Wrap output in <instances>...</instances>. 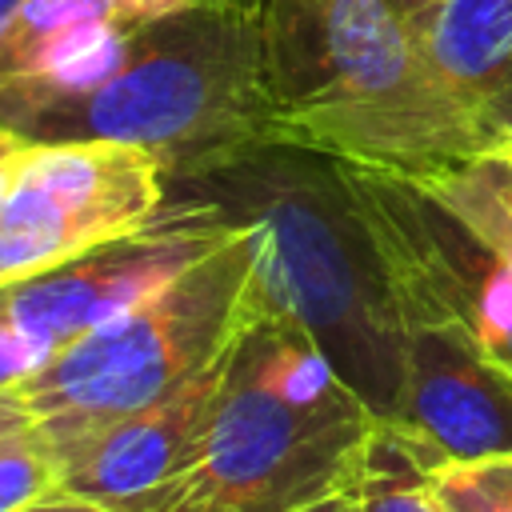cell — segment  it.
Listing matches in <instances>:
<instances>
[{"label":"cell","mask_w":512,"mask_h":512,"mask_svg":"<svg viewBox=\"0 0 512 512\" xmlns=\"http://www.w3.org/2000/svg\"><path fill=\"white\" fill-rule=\"evenodd\" d=\"M252 240V304L296 320L356 396L392 420L404 372V324L384 252L340 160L260 140L204 168L164 176Z\"/></svg>","instance_id":"6da1fadb"},{"label":"cell","mask_w":512,"mask_h":512,"mask_svg":"<svg viewBox=\"0 0 512 512\" xmlns=\"http://www.w3.org/2000/svg\"><path fill=\"white\" fill-rule=\"evenodd\" d=\"M272 140L428 180L484 152L392 0H260Z\"/></svg>","instance_id":"7a4b0ae2"},{"label":"cell","mask_w":512,"mask_h":512,"mask_svg":"<svg viewBox=\"0 0 512 512\" xmlns=\"http://www.w3.org/2000/svg\"><path fill=\"white\" fill-rule=\"evenodd\" d=\"M0 124L36 144H136L164 176L272 140L260 4H204L132 24L112 60L76 88H0Z\"/></svg>","instance_id":"3957f363"},{"label":"cell","mask_w":512,"mask_h":512,"mask_svg":"<svg viewBox=\"0 0 512 512\" xmlns=\"http://www.w3.org/2000/svg\"><path fill=\"white\" fill-rule=\"evenodd\" d=\"M376 412L288 316L252 304L208 448L172 512H300L352 492Z\"/></svg>","instance_id":"277c9868"},{"label":"cell","mask_w":512,"mask_h":512,"mask_svg":"<svg viewBox=\"0 0 512 512\" xmlns=\"http://www.w3.org/2000/svg\"><path fill=\"white\" fill-rule=\"evenodd\" d=\"M252 240L244 224L164 288L96 324L20 388L48 444L148 408L220 364L252 312Z\"/></svg>","instance_id":"5b68a950"},{"label":"cell","mask_w":512,"mask_h":512,"mask_svg":"<svg viewBox=\"0 0 512 512\" xmlns=\"http://www.w3.org/2000/svg\"><path fill=\"white\" fill-rule=\"evenodd\" d=\"M164 204V168L136 144H32L0 192V288L148 228Z\"/></svg>","instance_id":"8992f818"},{"label":"cell","mask_w":512,"mask_h":512,"mask_svg":"<svg viewBox=\"0 0 512 512\" xmlns=\"http://www.w3.org/2000/svg\"><path fill=\"white\" fill-rule=\"evenodd\" d=\"M384 264L404 324V372L392 420L428 440L444 460L512 456V372L404 260L384 252Z\"/></svg>","instance_id":"52a82bcc"},{"label":"cell","mask_w":512,"mask_h":512,"mask_svg":"<svg viewBox=\"0 0 512 512\" xmlns=\"http://www.w3.org/2000/svg\"><path fill=\"white\" fill-rule=\"evenodd\" d=\"M228 232L232 220H220L192 200L168 196L164 212L148 228L108 240L44 276L8 284L0 288V300L20 336L32 344L36 360L48 364L60 348L128 312L188 264L208 256Z\"/></svg>","instance_id":"ba28073f"},{"label":"cell","mask_w":512,"mask_h":512,"mask_svg":"<svg viewBox=\"0 0 512 512\" xmlns=\"http://www.w3.org/2000/svg\"><path fill=\"white\" fill-rule=\"evenodd\" d=\"M224 360L172 396L52 444L60 492L108 512H172L212 432Z\"/></svg>","instance_id":"9c48e42d"},{"label":"cell","mask_w":512,"mask_h":512,"mask_svg":"<svg viewBox=\"0 0 512 512\" xmlns=\"http://www.w3.org/2000/svg\"><path fill=\"white\" fill-rule=\"evenodd\" d=\"M384 252L404 260L512 372V272L420 184L344 164Z\"/></svg>","instance_id":"30bf717a"},{"label":"cell","mask_w":512,"mask_h":512,"mask_svg":"<svg viewBox=\"0 0 512 512\" xmlns=\"http://www.w3.org/2000/svg\"><path fill=\"white\" fill-rule=\"evenodd\" d=\"M484 152L512 144V0H432L404 16Z\"/></svg>","instance_id":"8fae6325"},{"label":"cell","mask_w":512,"mask_h":512,"mask_svg":"<svg viewBox=\"0 0 512 512\" xmlns=\"http://www.w3.org/2000/svg\"><path fill=\"white\" fill-rule=\"evenodd\" d=\"M124 32L120 0H24L0 32V88H72L112 60Z\"/></svg>","instance_id":"7c38bea8"},{"label":"cell","mask_w":512,"mask_h":512,"mask_svg":"<svg viewBox=\"0 0 512 512\" xmlns=\"http://www.w3.org/2000/svg\"><path fill=\"white\" fill-rule=\"evenodd\" d=\"M448 464L428 440L396 420H376L352 484L356 512H444L432 472Z\"/></svg>","instance_id":"4fadbf2b"},{"label":"cell","mask_w":512,"mask_h":512,"mask_svg":"<svg viewBox=\"0 0 512 512\" xmlns=\"http://www.w3.org/2000/svg\"><path fill=\"white\" fill-rule=\"evenodd\" d=\"M420 188L440 208H448L512 272V156L508 152H480L448 172L420 180Z\"/></svg>","instance_id":"5bb4252c"},{"label":"cell","mask_w":512,"mask_h":512,"mask_svg":"<svg viewBox=\"0 0 512 512\" xmlns=\"http://www.w3.org/2000/svg\"><path fill=\"white\" fill-rule=\"evenodd\" d=\"M444 512H512V456L448 460L432 472Z\"/></svg>","instance_id":"9a60e30c"},{"label":"cell","mask_w":512,"mask_h":512,"mask_svg":"<svg viewBox=\"0 0 512 512\" xmlns=\"http://www.w3.org/2000/svg\"><path fill=\"white\" fill-rule=\"evenodd\" d=\"M60 488L52 444L36 432H24L0 444V512H16Z\"/></svg>","instance_id":"2e32d148"},{"label":"cell","mask_w":512,"mask_h":512,"mask_svg":"<svg viewBox=\"0 0 512 512\" xmlns=\"http://www.w3.org/2000/svg\"><path fill=\"white\" fill-rule=\"evenodd\" d=\"M36 368H40V360H36L32 344L20 336V328L12 324V316L0 300V392L20 388Z\"/></svg>","instance_id":"e0dca14e"},{"label":"cell","mask_w":512,"mask_h":512,"mask_svg":"<svg viewBox=\"0 0 512 512\" xmlns=\"http://www.w3.org/2000/svg\"><path fill=\"white\" fill-rule=\"evenodd\" d=\"M204 4H260V0H120V16L124 24H148L172 12H188V8H204Z\"/></svg>","instance_id":"ac0fdd59"},{"label":"cell","mask_w":512,"mask_h":512,"mask_svg":"<svg viewBox=\"0 0 512 512\" xmlns=\"http://www.w3.org/2000/svg\"><path fill=\"white\" fill-rule=\"evenodd\" d=\"M40 420H36V408L28 404L24 388H8L0 392V444L24 436V432H36Z\"/></svg>","instance_id":"d6986e66"},{"label":"cell","mask_w":512,"mask_h":512,"mask_svg":"<svg viewBox=\"0 0 512 512\" xmlns=\"http://www.w3.org/2000/svg\"><path fill=\"white\" fill-rule=\"evenodd\" d=\"M36 140H28V136H20L16 128H8V124H0V192L12 184V176H16V168H20V160L28 156V148H32Z\"/></svg>","instance_id":"ffe728a7"},{"label":"cell","mask_w":512,"mask_h":512,"mask_svg":"<svg viewBox=\"0 0 512 512\" xmlns=\"http://www.w3.org/2000/svg\"><path fill=\"white\" fill-rule=\"evenodd\" d=\"M16 512H108V508H100V504H92V500H84V496H72V492H48V496H40V500H32V504H24V508H16Z\"/></svg>","instance_id":"44dd1931"},{"label":"cell","mask_w":512,"mask_h":512,"mask_svg":"<svg viewBox=\"0 0 512 512\" xmlns=\"http://www.w3.org/2000/svg\"><path fill=\"white\" fill-rule=\"evenodd\" d=\"M300 512H356V496L352 492H340V496H328V500H316Z\"/></svg>","instance_id":"7402d4cb"},{"label":"cell","mask_w":512,"mask_h":512,"mask_svg":"<svg viewBox=\"0 0 512 512\" xmlns=\"http://www.w3.org/2000/svg\"><path fill=\"white\" fill-rule=\"evenodd\" d=\"M20 4H24V0H0V32L8 28V20L16 16V8H20Z\"/></svg>","instance_id":"603a6c76"},{"label":"cell","mask_w":512,"mask_h":512,"mask_svg":"<svg viewBox=\"0 0 512 512\" xmlns=\"http://www.w3.org/2000/svg\"><path fill=\"white\" fill-rule=\"evenodd\" d=\"M424 4H432V0H392V8H396L400 16H408V12H416V8H424Z\"/></svg>","instance_id":"cb8c5ba5"},{"label":"cell","mask_w":512,"mask_h":512,"mask_svg":"<svg viewBox=\"0 0 512 512\" xmlns=\"http://www.w3.org/2000/svg\"><path fill=\"white\" fill-rule=\"evenodd\" d=\"M500 152H508V156H512V144H508V148H500Z\"/></svg>","instance_id":"d4e9b609"}]
</instances>
